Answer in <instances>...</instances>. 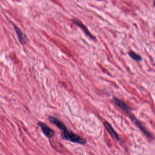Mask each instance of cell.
Returning <instances> with one entry per match:
<instances>
[{"label":"cell","mask_w":155,"mask_h":155,"mask_svg":"<svg viewBox=\"0 0 155 155\" xmlns=\"http://www.w3.org/2000/svg\"><path fill=\"white\" fill-rule=\"evenodd\" d=\"M15 30L16 32V34H17V37H18V40L19 42L21 43L22 44H25L28 42V39H27L25 35L24 34L19 28H18L17 26L15 25H14Z\"/></svg>","instance_id":"ba28073f"},{"label":"cell","mask_w":155,"mask_h":155,"mask_svg":"<svg viewBox=\"0 0 155 155\" xmlns=\"http://www.w3.org/2000/svg\"><path fill=\"white\" fill-rule=\"evenodd\" d=\"M128 115L130 119L138 127V128H139V129L142 131V132L146 136L147 138H149L150 140H152L153 139V137L152 135L148 132V130H147V129L145 128V127L142 124V123H141L139 120H137V118H136L133 115L131 114V113L128 114Z\"/></svg>","instance_id":"7a4b0ae2"},{"label":"cell","mask_w":155,"mask_h":155,"mask_svg":"<svg viewBox=\"0 0 155 155\" xmlns=\"http://www.w3.org/2000/svg\"><path fill=\"white\" fill-rule=\"evenodd\" d=\"M104 126H105L107 130V132L109 133V134L111 135V136L113 138H114L115 139H116L118 142L121 141V139L119 138V136L118 135L117 133L115 132L113 127L112 126V125L109 123H108L107 122H105L104 123Z\"/></svg>","instance_id":"8992f818"},{"label":"cell","mask_w":155,"mask_h":155,"mask_svg":"<svg viewBox=\"0 0 155 155\" xmlns=\"http://www.w3.org/2000/svg\"><path fill=\"white\" fill-rule=\"evenodd\" d=\"M61 136L64 140L70 141L72 143L80 144H85L86 143L85 139L76 134H74L72 131L68 130L67 128L62 131Z\"/></svg>","instance_id":"6da1fadb"},{"label":"cell","mask_w":155,"mask_h":155,"mask_svg":"<svg viewBox=\"0 0 155 155\" xmlns=\"http://www.w3.org/2000/svg\"><path fill=\"white\" fill-rule=\"evenodd\" d=\"M38 125L40 127L42 132L45 136L48 138H52L53 137L55 136V132L49 127L48 126L46 125L44 123L42 122H39L37 123Z\"/></svg>","instance_id":"3957f363"},{"label":"cell","mask_w":155,"mask_h":155,"mask_svg":"<svg viewBox=\"0 0 155 155\" xmlns=\"http://www.w3.org/2000/svg\"><path fill=\"white\" fill-rule=\"evenodd\" d=\"M113 101L117 106H118L120 109H122L123 111L126 113L127 114L131 113V111L132 110L131 107L127 105L123 101L116 98V97H113Z\"/></svg>","instance_id":"277c9868"},{"label":"cell","mask_w":155,"mask_h":155,"mask_svg":"<svg viewBox=\"0 0 155 155\" xmlns=\"http://www.w3.org/2000/svg\"><path fill=\"white\" fill-rule=\"evenodd\" d=\"M48 119L50 122L56 126L62 131L66 128V126L62 122H61L59 119L54 117L49 116Z\"/></svg>","instance_id":"52a82bcc"},{"label":"cell","mask_w":155,"mask_h":155,"mask_svg":"<svg viewBox=\"0 0 155 155\" xmlns=\"http://www.w3.org/2000/svg\"><path fill=\"white\" fill-rule=\"evenodd\" d=\"M72 21L78 27H80L83 31L84 32V33L87 35V36L91 38L92 40H94V41H96V38L94 36L92 35V34L89 31L88 29L86 28V26L81 21L78 20V19H73L72 20Z\"/></svg>","instance_id":"5b68a950"},{"label":"cell","mask_w":155,"mask_h":155,"mask_svg":"<svg viewBox=\"0 0 155 155\" xmlns=\"http://www.w3.org/2000/svg\"><path fill=\"white\" fill-rule=\"evenodd\" d=\"M97 1H102V0H97Z\"/></svg>","instance_id":"30bf717a"},{"label":"cell","mask_w":155,"mask_h":155,"mask_svg":"<svg viewBox=\"0 0 155 155\" xmlns=\"http://www.w3.org/2000/svg\"><path fill=\"white\" fill-rule=\"evenodd\" d=\"M128 55L129 56L132 58L133 60L135 61L139 62L142 61V57L139 54H136V53L135 52L133 51H130L128 53Z\"/></svg>","instance_id":"9c48e42d"}]
</instances>
